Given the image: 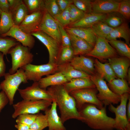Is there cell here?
<instances>
[{"label":"cell","instance_id":"6da1fadb","mask_svg":"<svg viewBox=\"0 0 130 130\" xmlns=\"http://www.w3.org/2000/svg\"><path fill=\"white\" fill-rule=\"evenodd\" d=\"M47 90L58 107L60 118L63 124L71 119L82 121L74 99L63 85L50 86L47 88Z\"/></svg>","mask_w":130,"mask_h":130},{"label":"cell","instance_id":"7a4b0ae2","mask_svg":"<svg viewBox=\"0 0 130 130\" xmlns=\"http://www.w3.org/2000/svg\"><path fill=\"white\" fill-rule=\"evenodd\" d=\"M78 110L82 118V121L92 129L98 130L114 129V119L107 116L106 106L99 109L93 104L86 103Z\"/></svg>","mask_w":130,"mask_h":130},{"label":"cell","instance_id":"3957f363","mask_svg":"<svg viewBox=\"0 0 130 130\" xmlns=\"http://www.w3.org/2000/svg\"><path fill=\"white\" fill-rule=\"evenodd\" d=\"M4 79L0 83V90L3 91L7 96L10 105L13 104L15 93L21 83H28L22 68L19 69L15 73H6Z\"/></svg>","mask_w":130,"mask_h":130},{"label":"cell","instance_id":"277c9868","mask_svg":"<svg viewBox=\"0 0 130 130\" xmlns=\"http://www.w3.org/2000/svg\"><path fill=\"white\" fill-rule=\"evenodd\" d=\"M30 49L19 42L10 49L8 53L10 55L12 58V67L9 70L10 74L15 73L19 69L32 62L33 55Z\"/></svg>","mask_w":130,"mask_h":130},{"label":"cell","instance_id":"5b68a950","mask_svg":"<svg viewBox=\"0 0 130 130\" xmlns=\"http://www.w3.org/2000/svg\"><path fill=\"white\" fill-rule=\"evenodd\" d=\"M52 102L46 100H23L13 105L14 111L12 115V117L15 118L22 114H34L39 113L40 110L45 111L48 109Z\"/></svg>","mask_w":130,"mask_h":130},{"label":"cell","instance_id":"8992f818","mask_svg":"<svg viewBox=\"0 0 130 130\" xmlns=\"http://www.w3.org/2000/svg\"><path fill=\"white\" fill-rule=\"evenodd\" d=\"M90 78L95 86L98 93L97 97L104 106L110 104H117L120 102L121 97L110 89L104 78L97 73L91 75Z\"/></svg>","mask_w":130,"mask_h":130},{"label":"cell","instance_id":"52a82bcc","mask_svg":"<svg viewBox=\"0 0 130 130\" xmlns=\"http://www.w3.org/2000/svg\"><path fill=\"white\" fill-rule=\"evenodd\" d=\"M97 92L96 88H89L74 90L69 94L74 99L78 110L86 103L93 104L100 109L104 104L97 97Z\"/></svg>","mask_w":130,"mask_h":130},{"label":"cell","instance_id":"ba28073f","mask_svg":"<svg viewBox=\"0 0 130 130\" xmlns=\"http://www.w3.org/2000/svg\"><path fill=\"white\" fill-rule=\"evenodd\" d=\"M58 65L48 63L36 65L30 64L23 67L27 80L38 82L43 76H47L57 72Z\"/></svg>","mask_w":130,"mask_h":130},{"label":"cell","instance_id":"9c48e42d","mask_svg":"<svg viewBox=\"0 0 130 130\" xmlns=\"http://www.w3.org/2000/svg\"><path fill=\"white\" fill-rule=\"evenodd\" d=\"M47 48L49 54L48 63L57 64L62 48L61 44L51 37L40 31L31 34Z\"/></svg>","mask_w":130,"mask_h":130},{"label":"cell","instance_id":"30bf717a","mask_svg":"<svg viewBox=\"0 0 130 130\" xmlns=\"http://www.w3.org/2000/svg\"><path fill=\"white\" fill-rule=\"evenodd\" d=\"M130 93H127L120 96V104L116 107L112 104L109 105V109L115 113V118L114 129L117 130H124L130 123L128 120L126 114V106Z\"/></svg>","mask_w":130,"mask_h":130},{"label":"cell","instance_id":"8fae6325","mask_svg":"<svg viewBox=\"0 0 130 130\" xmlns=\"http://www.w3.org/2000/svg\"><path fill=\"white\" fill-rule=\"evenodd\" d=\"M117 54L116 50L106 39L97 37L96 42L93 48L85 56L102 60L117 56Z\"/></svg>","mask_w":130,"mask_h":130},{"label":"cell","instance_id":"7c38bea8","mask_svg":"<svg viewBox=\"0 0 130 130\" xmlns=\"http://www.w3.org/2000/svg\"><path fill=\"white\" fill-rule=\"evenodd\" d=\"M18 90L23 100L53 101L52 97L47 90L40 88L38 82H34L31 86L23 89H18Z\"/></svg>","mask_w":130,"mask_h":130},{"label":"cell","instance_id":"4fadbf2b","mask_svg":"<svg viewBox=\"0 0 130 130\" xmlns=\"http://www.w3.org/2000/svg\"><path fill=\"white\" fill-rule=\"evenodd\" d=\"M39 31L50 36L61 44L58 21L45 10Z\"/></svg>","mask_w":130,"mask_h":130},{"label":"cell","instance_id":"5bb4252c","mask_svg":"<svg viewBox=\"0 0 130 130\" xmlns=\"http://www.w3.org/2000/svg\"><path fill=\"white\" fill-rule=\"evenodd\" d=\"M45 9L38 11L28 15L18 26L26 33L31 34L39 31Z\"/></svg>","mask_w":130,"mask_h":130},{"label":"cell","instance_id":"9a60e30c","mask_svg":"<svg viewBox=\"0 0 130 130\" xmlns=\"http://www.w3.org/2000/svg\"><path fill=\"white\" fill-rule=\"evenodd\" d=\"M7 36L12 37L23 46L30 49L33 47L35 44V40L33 36L23 31L18 26L14 25L7 32L0 36L2 37Z\"/></svg>","mask_w":130,"mask_h":130},{"label":"cell","instance_id":"2e32d148","mask_svg":"<svg viewBox=\"0 0 130 130\" xmlns=\"http://www.w3.org/2000/svg\"><path fill=\"white\" fill-rule=\"evenodd\" d=\"M121 0H95L92 3V13L108 14L118 12Z\"/></svg>","mask_w":130,"mask_h":130},{"label":"cell","instance_id":"e0dca14e","mask_svg":"<svg viewBox=\"0 0 130 130\" xmlns=\"http://www.w3.org/2000/svg\"><path fill=\"white\" fill-rule=\"evenodd\" d=\"M70 63L75 69L90 75L96 73L94 61L89 57L84 55L74 56Z\"/></svg>","mask_w":130,"mask_h":130},{"label":"cell","instance_id":"ac0fdd59","mask_svg":"<svg viewBox=\"0 0 130 130\" xmlns=\"http://www.w3.org/2000/svg\"><path fill=\"white\" fill-rule=\"evenodd\" d=\"M129 58L117 56L108 59L109 63L118 78L124 79L130 65Z\"/></svg>","mask_w":130,"mask_h":130},{"label":"cell","instance_id":"d6986e66","mask_svg":"<svg viewBox=\"0 0 130 130\" xmlns=\"http://www.w3.org/2000/svg\"><path fill=\"white\" fill-rule=\"evenodd\" d=\"M74 56L86 55L93 47L84 39L72 34L68 33Z\"/></svg>","mask_w":130,"mask_h":130},{"label":"cell","instance_id":"ffe728a7","mask_svg":"<svg viewBox=\"0 0 130 130\" xmlns=\"http://www.w3.org/2000/svg\"><path fill=\"white\" fill-rule=\"evenodd\" d=\"M107 14L93 13L86 14L80 20L70 24L67 26L71 27H90L96 23L103 21Z\"/></svg>","mask_w":130,"mask_h":130},{"label":"cell","instance_id":"44dd1931","mask_svg":"<svg viewBox=\"0 0 130 130\" xmlns=\"http://www.w3.org/2000/svg\"><path fill=\"white\" fill-rule=\"evenodd\" d=\"M50 109L45 111L47 115L48 130H66L57 110V105L53 100Z\"/></svg>","mask_w":130,"mask_h":130},{"label":"cell","instance_id":"7402d4cb","mask_svg":"<svg viewBox=\"0 0 130 130\" xmlns=\"http://www.w3.org/2000/svg\"><path fill=\"white\" fill-rule=\"evenodd\" d=\"M64 28L68 33L74 35L85 40L93 47L94 46L97 37L91 27H71L66 26Z\"/></svg>","mask_w":130,"mask_h":130},{"label":"cell","instance_id":"603a6c76","mask_svg":"<svg viewBox=\"0 0 130 130\" xmlns=\"http://www.w3.org/2000/svg\"><path fill=\"white\" fill-rule=\"evenodd\" d=\"M90 77L73 78L63 85L69 93L72 91L78 89L96 88Z\"/></svg>","mask_w":130,"mask_h":130},{"label":"cell","instance_id":"cb8c5ba5","mask_svg":"<svg viewBox=\"0 0 130 130\" xmlns=\"http://www.w3.org/2000/svg\"><path fill=\"white\" fill-rule=\"evenodd\" d=\"M68 81L65 76L60 72H57L42 78L38 82L41 88L46 89L50 86L63 85Z\"/></svg>","mask_w":130,"mask_h":130},{"label":"cell","instance_id":"d4e9b609","mask_svg":"<svg viewBox=\"0 0 130 130\" xmlns=\"http://www.w3.org/2000/svg\"><path fill=\"white\" fill-rule=\"evenodd\" d=\"M57 72L61 73L68 82L74 78L90 77V76L83 72L75 69L70 62L58 66Z\"/></svg>","mask_w":130,"mask_h":130},{"label":"cell","instance_id":"484cf974","mask_svg":"<svg viewBox=\"0 0 130 130\" xmlns=\"http://www.w3.org/2000/svg\"><path fill=\"white\" fill-rule=\"evenodd\" d=\"M122 38L125 43L130 45V30L129 26L125 22L120 26L113 28L106 38L108 41L116 40L117 38Z\"/></svg>","mask_w":130,"mask_h":130},{"label":"cell","instance_id":"4316f807","mask_svg":"<svg viewBox=\"0 0 130 130\" xmlns=\"http://www.w3.org/2000/svg\"><path fill=\"white\" fill-rule=\"evenodd\" d=\"M94 66L97 73L108 82L116 78V76L109 63H103L96 58L94 61Z\"/></svg>","mask_w":130,"mask_h":130},{"label":"cell","instance_id":"83f0119b","mask_svg":"<svg viewBox=\"0 0 130 130\" xmlns=\"http://www.w3.org/2000/svg\"><path fill=\"white\" fill-rule=\"evenodd\" d=\"M108 82L109 87L115 94L120 96L125 93H130V88L124 79L115 78Z\"/></svg>","mask_w":130,"mask_h":130},{"label":"cell","instance_id":"f1b7e54d","mask_svg":"<svg viewBox=\"0 0 130 130\" xmlns=\"http://www.w3.org/2000/svg\"><path fill=\"white\" fill-rule=\"evenodd\" d=\"M14 25L19 26L28 15V10L23 3L20 5L11 13Z\"/></svg>","mask_w":130,"mask_h":130},{"label":"cell","instance_id":"f546056e","mask_svg":"<svg viewBox=\"0 0 130 130\" xmlns=\"http://www.w3.org/2000/svg\"><path fill=\"white\" fill-rule=\"evenodd\" d=\"M91 27L96 37L106 39L113 28L103 21L96 23Z\"/></svg>","mask_w":130,"mask_h":130},{"label":"cell","instance_id":"4dcf8cb0","mask_svg":"<svg viewBox=\"0 0 130 130\" xmlns=\"http://www.w3.org/2000/svg\"><path fill=\"white\" fill-rule=\"evenodd\" d=\"M14 25L11 13L2 12L0 18V36L7 32Z\"/></svg>","mask_w":130,"mask_h":130},{"label":"cell","instance_id":"1f68e13d","mask_svg":"<svg viewBox=\"0 0 130 130\" xmlns=\"http://www.w3.org/2000/svg\"><path fill=\"white\" fill-rule=\"evenodd\" d=\"M110 44L123 57L130 58V48L124 42L117 39L108 41Z\"/></svg>","mask_w":130,"mask_h":130},{"label":"cell","instance_id":"d6a6232c","mask_svg":"<svg viewBox=\"0 0 130 130\" xmlns=\"http://www.w3.org/2000/svg\"><path fill=\"white\" fill-rule=\"evenodd\" d=\"M74 56L72 47H62L57 63L58 66L70 62Z\"/></svg>","mask_w":130,"mask_h":130},{"label":"cell","instance_id":"836d02e7","mask_svg":"<svg viewBox=\"0 0 130 130\" xmlns=\"http://www.w3.org/2000/svg\"><path fill=\"white\" fill-rule=\"evenodd\" d=\"M47 127L48 122L46 114L38 113L36 114L35 119L30 128L33 130H43Z\"/></svg>","mask_w":130,"mask_h":130},{"label":"cell","instance_id":"e575fe53","mask_svg":"<svg viewBox=\"0 0 130 130\" xmlns=\"http://www.w3.org/2000/svg\"><path fill=\"white\" fill-rule=\"evenodd\" d=\"M19 43L14 39L0 36V52L7 58V54L9 50Z\"/></svg>","mask_w":130,"mask_h":130},{"label":"cell","instance_id":"d590c367","mask_svg":"<svg viewBox=\"0 0 130 130\" xmlns=\"http://www.w3.org/2000/svg\"><path fill=\"white\" fill-rule=\"evenodd\" d=\"M29 14L40 10H44V2L43 0H23Z\"/></svg>","mask_w":130,"mask_h":130},{"label":"cell","instance_id":"8d00e7d4","mask_svg":"<svg viewBox=\"0 0 130 130\" xmlns=\"http://www.w3.org/2000/svg\"><path fill=\"white\" fill-rule=\"evenodd\" d=\"M44 2L45 10L54 18L61 12L56 0H45Z\"/></svg>","mask_w":130,"mask_h":130},{"label":"cell","instance_id":"74e56055","mask_svg":"<svg viewBox=\"0 0 130 130\" xmlns=\"http://www.w3.org/2000/svg\"><path fill=\"white\" fill-rule=\"evenodd\" d=\"M123 17L117 14H108L105 19L102 21L110 27L114 28L116 27L124 22Z\"/></svg>","mask_w":130,"mask_h":130},{"label":"cell","instance_id":"f35d334b","mask_svg":"<svg viewBox=\"0 0 130 130\" xmlns=\"http://www.w3.org/2000/svg\"><path fill=\"white\" fill-rule=\"evenodd\" d=\"M73 4L86 14L92 13V3L90 0H73Z\"/></svg>","mask_w":130,"mask_h":130},{"label":"cell","instance_id":"ab89813d","mask_svg":"<svg viewBox=\"0 0 130 130\" xmlns=\"http://www.w3.org/2000/svg\"><path fill=\"white\" fill-rule=\"evenodd\" d=\"M69 6L54 18L64 28L71 23Z\"/></svg>","mask_w":130,"mask_h":130},{"label":"cell","instance_id":"60d3db41","mask_svg":"<svg viewBox=\"0 0 130 130\" xmlns=\"http://www.w3.org/2000/svg\"><path fill=\"white\" fill-rule=\"evenodd\" d=\"M69 11L71 23L80 20L86 14L78 8L73 4L70 5Z\"/></svg>","mask_w":130,"mask_h":130},{"label":"cell","instance_id":"b9f144b4","mask_svg":"<svg viewBox=\"0 0 130 130\" xmlns=\"http://www.w3.org/2000/svg\"><path fill=\"white\" fill-rule=\"evenodd\" d=\"M119 13L127 20L130 18V0H121L118 12Z\"/></svg>","mask_w":130,"mask_h":130},{"label":"cell","instance_id":"7bdbcfd3","mask_svg":"<svg viewBox=\"0 0 130 130\" xmlns=\"http://www.w3.org/2000/svg\"><path fill=\"white\" fill-rule=\"evenodd\" d=\"M36 116V114H22L17 117L16 122L17 123L23 124L30 126L34 121Z\"/></svg>","mask_w":130,"mask_h":130},{"label":"cell","instance_id":"ee69618b","mask_svg":"<svg viewBox=\"0 0 130 130\" xmlns=\"http://www.w3.org/2000/svg\"><path fill=\"white\" fill-rule=\"evenodd\" d=\"M58 22L61 36L62 47H71L70 39L68 33L64 28L58 21Z\"/></svg>","mask_w":130,"mask_h":130},{"label":"cell","instance_id":"f6af8a7d","mask_svg":"<svg viewBox=\"0 0 130 130\" xmlns=\"http://www.w3.org/2000/svg\"><path fill=\"white\" fill-rule=\"evenodd\" d=\"M60 10L62 11L73 4V0H56Z\"/></svg>","mask_w":130,"mask_h":130},{"label":"cell","instance_id":"bcb514c9","mask_svg":"<svg viewBox=\"0 0 130 130\" xmlns=\"http://www.w3.org/2000/svg\"><path fill=\"white\" fill-rule=\"evenodd\" d=\"M9 103V99L5 92H0V113L6 106Z\"/></svg>","mask_w":130,"mask_h":130},{"label":"cell","instance_id":"7dc6e473","mask_svg":"<svg viewBox=\"0 0 130 130\" xmlns=\"http://www.w3.org/2000/svg\"><path fill=\"white\" fill-rule=\"evenodd\" d=\"M4 55L0 52V78L4 76L6 73V66L4 59Z\"/></svg>","mask_w":130,"mask_h":130},{"label":"cell","instance_id":"c3c4849f","mask_svg":"<svg viewBox=\"0 0 130 130\" xmlns=\"http://www.w3.org/2000/svg\"><path fill=\"white\" fill-rule=\"evenodd\" d=\"M0 9L2 12L10 13L9 4L7 0H0Z\"/></svg>","mask_w":130,"mask_h":130},{"label":"cell","instance_id":"681fc988","mask_svg":"<svg viewBox=\"0 0 130 130\" xmlns=\"http://www.w3.org/2000/svg\"><path fill=\"white\" fill-rule=\"evenodd\" d=\"M10 6L11 13L18 7L20 5L23 3L22 0H7Z\"/></svg>","mask_w":130,"mask_h":130},{"label":"cell","instance_id":"f907efd6","mask_svg":"<svg viewBox=\"0 0 130 130\" xmlns=\"http://www.w3.org/2000/svg\"><path fill=\"white\" fill-rule=\"evenodd\" d=\"M15 127L18 130H28L30 128V126L26 125L20 123H17Z\"/></svg>","mask_w":130,"mask_h":130},{"label":"cell","instance_id":"816d5d0a","mask_svg":"<svg viewBox=\"0 0 130 130\" xmlns=\"http://www.w3.org/2000/svg\"><path fill=\"white\" fill-rule=\"evenodd\" d=\"M128 101L126 106L127 107V117L129 122L130 121V97H129L128 99Z\"/></svg>","mask_w":130,"mask_h":130},{"label":"cell","instance_id":"f5cc1de1","mask_svg":"<svg viewBox=\"0 0 130 130\" xmlns=\"http://www.w3.org/2000/svg\"><path fill=\"white\" fill-rule=\"evenodd\" d=\"M126 77L127 79L129 84L130 83V69L129 68L127 72V75Z\"/></svg>","mask_w":130,"mask_h":130},{"label":"cell","instance_id":"db71d44e","mask_svg":"<svg viewBox=\"0 0 130 130\" xmlns=\"http://www.w3.org/2000/svg\"><path fill=\"white\" fill-rule=\"evenodd\" d=\"M124 130H130V123L127 125L126 127Z\"/></svg>","mask_w":130,"mask_h":130},{"label":"cell","instance_id":"11a10c76","mask_svg":"<svg viewBox=\"0 0 130 130\" xmlns=\"http://www.w3.org/2000/svg\"><path fill=\"white\" fill-rule=\"evenodd\" d=\"M2 11L0 9V16L1 14V12Z\"/></svg>","mask_w":130,"mask_h":130},{"label":"cell","instance_id":"9f6ffc18","mask_svg":"<svg viewBox=\"0 0 130 130\" xmlns=\"http://www.w3.org/2000/svg\"><path fill=\"white\" fill-rule=\"evenodd\" d=\"M28 130H32L30 128H29V129Z\"/></svg>","mask_w":130,"mask_h":130}]
</instances>
